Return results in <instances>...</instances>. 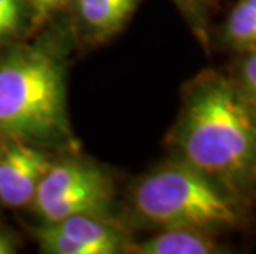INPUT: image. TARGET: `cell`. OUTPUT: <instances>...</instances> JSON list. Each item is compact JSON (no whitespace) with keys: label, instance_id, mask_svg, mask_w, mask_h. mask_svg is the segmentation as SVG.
Wrapping results in <instances>:
<instances>
[{"label":"cell","instance_id":"cell-1","mask_svg":"<svg viewBox=\"0 0 256 254\" xmlns=\"http://www.w3.org/2000/svg\"><path fill=\"white\" fill-rule=\"evenodd\" d=\"M180 160L236 195L256 183V111L235 81L206 73L185 99L176 132Z\"/></svg>","mask_w":256,"mask_h":254},{"label":"cell","instance_id":"cell-2","mask_svg":"<svg viewBox=\"0 0 256 254\" xmlns=\"http://www.w3.org/2000/svg\"><path fill=\"white\" fill-rule=\"evenodd\" d=\"M134 208L159 228L216 231L235 228L243 210L235 192L178 160L160 167L138 183Z\"/></svg>","mask_w":256,"mask_h":254},{"label":"cell","instance_id":"cell-3","mask_svg":"<svg viewBox=\"0 0 256 254\" xmlns=\"http://www.w3.org/2000/svg\"><path fill=\"white\" fill-rule=\"evenodd\" d=\"M60 64L36 48H22L0 63V134L46 140L68 134Z\"/></svg>","mask_w":256,"mask_h":254},{"label":"cell","instance_id":"cell-4","mask_svg":"<svg viewBox=\"0 0 256 254\" xmlns=\"http://www.w3.org/2000/svg\"><path fill=\"white\" fill-rule=\"evenodd\" d=\"M111 198V182L100 169L84 162L64 160L50 165L32 205L46 223H53L76 215L102 216Z\"/></svg>","mask_w":256,"mask_h":254},{"label":"cell","instance_id":"cell-5","mask_svg":"<svg viewBox=\"0 0 256 254\" xmlns=\"http://www.w3.org/2000/svg\"><path fill=\"white\" fill-rule=\"evenodd\" d=\"M42 251L50 254H118L126 251V236L101 216L76 215L36 231Z\"/></svg>","mask_w":256,"mask_h":254},{"label":"cell","instance_id":"cell-6","mask_svg":"<svg viewBox=\"0 0 256 254\" xmlns=\"http://www.w3.org/2000/svg\"><path fill=\"white\" fill-rule=\"evenodd\" d=\"M53 162L28 144H15L0 154V202L20 208L34 202L38 183Z\"/></svg>","mask_w":256,"mask_h":254},{"label":"cell","instance_id":"cell-7","mask_svg":"<svg viewBox=\"0 0 256 254\" xmlns=\"http://www.w3.org/2000/svg\"><path fill=\"white\" fill-rule=\"evenodd\" d=\"M130 248V251L139 254H214L222 251L218 243L208 236V231L194 228H162L160 233Z\"/></svg>","mask_w":256,"mask_h":254},{"label":"cell","instance_id":"cell-8","mask_svg":"<svg viewBox=\"0 0 256 254\" xmlns=\"http://www.w3.org/2000/svg\"><path fill=\"white\" fill-rule=\"evenodd\" d=\"M139 0H76L86 26L98 33H114L126 23Z\"/></svg>","mask_w":256,"mask_h":254},{"label":"cell","instance_id":"cell-9","mask_svg":"<svg viewBox=\"0 0 256 254\" xmlns=\"http://www.w3.org/2000/svg\"><path fill=\"white\" fill-rule=\"evenodd\" d=\"M226 43L235 50L252 51L256 48V13L240 2L232 8L223 31Z\"/></svg>","mask_w":256,"mask_h":254},{"label":"cell","instance_id":"cell-10","mask_svg":"<svg viewBox=\"0 0 256 254\" xmlns=\"http://www.w3.org/2000/svg\"><path fill=\"white\" fill-rule=\"evenodd\" d=\"M238 89L242 91L250 104L256 111V48L246 53L238 71V79L235 81Z\"/></svg>","mask_w":256,"mask_h":254},{"label":"cell","instance_id":"cell-11","mask_svg":"<svg viewBox=\"0 0 256 254\" xmlns=\"http://www.w3.org/2000/svg\"><path fill=\"white\" fill-rule=\"evenodd\" d=\"M20 26L18 0H0V38L17 33Z\"/></svg>","mask_w":256,"mask_h":254},{"label":"cell","instance_id":"cell-12","mask_svg":"<svg viewBox=\"0 0 256 254\" xmlns=\"http://www.w3.org/2000/svg\"><path fill=\"white\" fill-rule=\"evenodd\" d=\"M70 0H30L32 8H34L35 20H38L43 15L50 13L52 10H56L60 7H63L64 3H68Z\"/></svg>","mask_w":256,"mask_h":254},{"label":"cell","instance_id":"cell-13","mask_svg":"<svg viewBox=\"0 0 256 254\" xmlns=\"http://www.w3.org/2000/svg\"><path fill=\"white\" fill-rule=\"evenodd\" d=\"M176 3L184 10V12H187V15L197 13V10L194 7V0H176Z\"/></svg>","mask_w":256,"mask_h":254},{"label":"cell","instance_id":"cell-14","mask_svg":"<svg viewBox=\"0 0 256 254\" xmlns=\"http://www.w3.org/2000/svg\"><path fill=\"white\" fill-rule=\"evenodd\" d=\"M244 7H248L250 10H253V12L256 13V0H240Z\"/></svg>","mask_w":256,"mask_h":254}]
</instances>
